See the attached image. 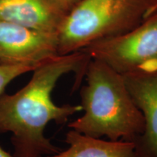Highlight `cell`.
I'll list each match as a JSON object with an SVG mask.
<instances>
[{
    "instance_id": "6da1fadb",
    "label": "cell",
    "mask_w": 157,
    "mask_h": 157,
    "mask_svg": "<svg viewBox=\"0 0 157 157\" xmlns=\"http://www.w3.org/2000/svg\"><path fill=\"white\" fill-rule=\"evenodd\" d=\"M90 59L82 50L58 55L35 68L30 81L16 93L0 95V133H12L14 157H44L61 151L45 136V127L51 121L66 123L82 109L80 105H56L52 93L59 80L70 73L75 74L73 90L78 89Z\"/></svg>"
},
{
    "instance_id": "7a4b0ae2",
    "label": "cell",
    "mask_w": 157,
    "mask_h": 157,
    "mask_svg": "<svg viewBox=\"0 0 157 157\" xmlns=\"http://www.w3.org/2000/svg\"><path fill=\"white\" fill-rule=\"evenodd\" d=\"M84 78L86 84L80 90L84 113L68 124V127L88 136L133 142L144 131L145 121L123 75L90 59Z\"/></svg>"
},
{
    "instance_id": "3957f363",
    "label": "cell",
    "mask_w": 157,
    "mask_h": 157,
    "mask_svg": "<svg viewBox=\"0 0 157 157\" xmlns=\"http://www.w3.org/2000/svg\"><path fill=\"white\" fill-rule=\"evenodd\" d=\"M157 11V0H80L58 31V55L123 34Z\"/></svg>"
},
{
    "instance_id": "277c9868",
    "label": "cell",
    "mask_w": 157,
    "mask_h": 157,
    "mask_svg": "<svg viewBox=\"0 0 157 157\" xmlns=\"http://www.w3.org/2000/svg\"><path fill=\"white\" fill-rule=\"evenodd\" d=\"M82 50L121 75L157 71V11L132 30Z\"/></svg>"
},
{
    "instance_id": "5b68a950",
    "label": "cell",
    "mask_w": 157,
    "mask_h": 157,
    "mask_svg": "<svg viewBox=\"0 0 157 157\" xmlns=\"http://www.w3.org/2000/svg\"><path fill=\"white\" fill-rule=\"evenodd\" d=\"M58 55L56 34L0 21L1 63H41Z\"/></svg>"
},
{
    "instance_id": "8992f818",
    "label": "cell",
    "mask_w": 157,
    "mask_h": 157,
    "mask_svg": "<svg viewBox=\"0 0 157 157\" xmlns=\"http://www.w3.org/2000/svg\"><path fill=\"white\" fill-rule=\"evenodd\" d=\"M145 121L143 132L133 140L137 157H157V71L123 75Z\"/></svg>"
},
{
    "instance_id": "52a82bcc",
    "label": "cell",
    "mask_w": 157,
    "mask_h": 157,
    "mask_svg": "<svg viewBox=\"0 0 157 157\" xmlns=\"http://www.w3.org/2000/svg\"><path fill=\"white\" fill-rule=\"evenodd\" d=\"M67 15L52 0H0V21L58 34Z\"/></svg>"
},
{
    "instance_id": "ba28073f",
    "label": "cell",
    "mask_w": 157,
    "mask_h": 157,
    "mask_svg": "<svg viewBox=\"0 0 157 157\" xmlns=\"http://www.w3.org/2000/svg\"><path fill=\"white\" fill-rule=\"evenodd\" d=\"M65 142L68 148L50 157H137L132 142L105 140L71 129L66 134Z\"/></svg>"
},
{
    "instance_id": "9c48e42d",
    "label": "cell",
    "mask_w": 157,
    "mask_h": 157,
    "mask_svg": "<svg viewBox=\"0 0 157 157\" xmlns=\"http://www.w3.org/2000/svg\"><path fill=\"white\" fill-rule=\"evenodd\" d=\"M41 63H23L10 64L0 63V95L4 93L6 87L10 82L22 74L33 71Z\"/></svg>"
},
{
    "instance_id": "30bf717a",
    "label": "cell",
    "mask_w": 157,
    "mask_h": 157,
    "mask_svg": "<svg viewBox=\"0 0 157 157\" xmlns=\"http://www.w3.org/2000/svg\"><path fill=\"white\" fill-rule=\"evenodd\" d=\"M52 1H53L59 7H61L64 11L68 13L80 0H52Z\"/></svg>"
},
{
    "instance_id": "8fae6325",
    "label": "cell",
    "mask_w": 157,
    "mask_h": 157,
    "mask_svg": "<svg viewBox=\"0 0 157 157\" xmlns=\"http://www.w3.org/2000/svg\"><path fill=\"white\" fill-rule=\"evenodd\" d=\"M0 157H14V156L9 154L8 152L5 151L0 146Z\"/></svg>"
}]
</instances>
